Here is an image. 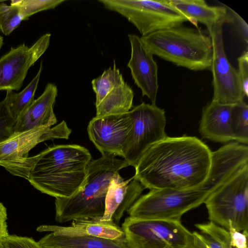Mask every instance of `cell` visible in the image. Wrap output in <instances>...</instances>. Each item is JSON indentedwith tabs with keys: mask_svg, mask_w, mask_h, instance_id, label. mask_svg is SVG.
Wrapping results in <instances>:
<instances>
[{
	"mask_svg": "<svg viewBox=\"0 0 248 248\" xmlns=\"http://www.w3.org/2000/svg\"><path fill=\"white\" fill-rule=\"evenodd\" d=\"M212 152L196 137L167 136L145 152L134 177L150 190L196 187L208 176Z\"/></svg>",
	"mask_w": 248,
	"mask_h": 248,
	"instance_id": "6da1fadb",
	"label": "cell"
},
{
	"mask_svg": "<svg viewBox=\"0 0 248 248\" xmlns=\"http://www.w3.org/2000/svg\"><path fill=\"white\" fill-rule=\"evenodd\" d=\"M92 160L89 151L77 144L57 145L37 155L28 181L55 198L73 195L82 186Z\"/></svg>",
	"mask_w": 248,
	"mask_h": 248,
	"instance_id": "7a4b0ae2",
	"label": "cell"
},
{
	"mask_svg": "<svg viewBox=\"0 0 248 248\" xmlns=\"http://www.w3.org/2000/svg\"><path fill=\"white\" fill-rule=\"evenodd\" d=\"M128 166L124 160L117 158L113 154H104L91 160L81 187L70 197L56 198V221L62 223L81 218H101L111 179Z\"/></svg>",
	"mask_w": 248,
	"mask_h": 248,
	"instance_id": "3957f363",
	"label": "cell"
},
{
	"mask_svg": "<svg viewBox=\"0 0 248 248\" xmlns=\"http://www.w3.org/2000/svg\"><path fill=\"white\" fill-rule=\"evenodd\" d=\"M140 39L153 55L178 66L194 71L210 70L211 38L199 29L182 24L141 36Z\"/></svg>",
	"mask_w": 248,
	"mask_h": 248,
	"instance_id": "277c9868",
	"label": "cell"
},
{
	"mask_svg": "<svg viewBox=\"0 0 248 248\" xmlns=\"http://www.w3.org/2000/svg\"><path fill=\"white\" fill-rule=\"evenodd\" d=\"M221 184L217 176L209 173L204 183L196 187L151 189L140 196L127 213L136 218L181 221L184 214L203 203Z\"/></svg>",
	"mask_w": 248,
	"mask_h": 248,
	"instance_id": "5b68a950",
	"label": "cell"
},
{
	"mask_svg": "<svg viewBox=\"0 0 248 248\" xmlns=\"http://www.w3.org/2000/svg\"><path fill=\"white\" fill-rule=\"evenodd\" d=\"M209 219L228 230L248 229V165L213 192L204 202Z\"/></svg>",
	"mask_w": 248,
	"mask_h": 248,
	"instance_id": "8992f818",
	"label": "cell"
},
{
	"mask_svg": "<svg viewBox=\"0 0 248 248\" xmlns=\"http://www.w3.org/2000/svg\"><path fill=\"white\" fill-rule=\"evenodd\" d=\"M72 130L63 120L52 127H38L13 133L0 141V166L10 174L28 180L37 155L29 152L39 143L56 139H68Z\"/></svg>",
	"mask_w": 248,
	"mask_h": 248,
	"instance_id": "52a82bcc",
	"label": "cell"
},
{
	"mask_svg": "<svg viewBox=\"0 0 248 248\" xmlns=\"http://www.w3.org/2000/svg\"><path fill=\"white\" fill-rule=\"evenodd\" d=\"M98 2L105 8L125 17L142 36L189 21L169 0H99Z\"/></svg>",
	"mask_w": 248,
	"mask_h": 248,
	"instance_id": "ba28073f",
	"label": "cell"
},
{
	"mask_svg": "<svg viewBox=\"0 0 248 248\" xmlns=\"http://www.w3.org/2000/svg\"><path fill=\"white\" fill-rule=\"evenodd\" d=\"M128 248H181L192 237L181 221L128 217L122 224Z\"/></svg>",
	"mask_w": 248,
	"mask_h": 248,
	"instance_id": "9c48e42d",
	"label": "cell"
},
{
	"mask_svg": "<svg viewBox=\"0 0 248 248\" xmlns=\"http://www.w3.org/2000/svg\"><path fill=\"white\" fill-rule=\"evenodd\" d=\"M132 124L122 148V155L128 166L135 167L145 152L167 136L166 118L163 109L155 105L141 104L129 111Z\"/></svg>",
	"mask_w": 248,
	"mask_h": 248,
	"instance_id": "30bf717a",
	"label": "cell"
},
{
	"mask_svg": "<svg viewBox=\"0 0 248 248\" xmlns=\"http://www.w3.org/2000/svg\"><path fill=\"white\" fill-rule=\"evenodd\" d=\"M220 23L208 32L211 37L213 55L210 70L213 76V96L212 101L233 105L244 100L237 71L230 64L225 52L222 26Z\"/></svg>",
	"mask_w": 248,
	"mask_h": 248,
	"instance_id": "8fae6325",
	"label": "cell"
},
{
	"mask_svg": "<svg viewBox=\"0 0 248 248\" xmlns=\"http://www.w3.org/2000/svg\"><path fill=\"white\" fill-rule=\"evenodd\" d=\"M51 35L41 36L30 47L23 43L0 58V91H18L22 87L29 69L48 48Z\"/></svg>",
	"mask_w": 248,
	"mask_h": 248,
	"instance_id": "7c38bea8",
	"label": "cell"
},
{
	"mask_svg": "<svg viewBox=\"0 0 248 248\" xmlns=\"http://www.w3.org/2000/svg\"><path fill=\"white\" fill-rule=\"evenodd\" d=\"M129 112L124 114L93 117L87 132L91 141L102 155H122L123 146L131 127Z\"/></svg>",
	"mask_w": 248,
	"mask_h": 248,
	"instance_id": "4fadbf2b",
	"label": "cell"
},
{
	"mask_svg": "<svg viewBox=\"0 0 248 248\" xmlns=\"http://www.w3.org/2000/svg\"><path fill=\"white\" fill-rule=\"evenodd\" d=\"M131 57L127 63L135 84L141 90L142 96H146L153 105H155L158 89V66L153 55L142 42L140 37L129 34Z\"/></svg>",
	"mask_w": 248,
	"mask_h": 248,
	"instance_id": "5bb4252c",
	"label": "cell"
},
{
	"mask_svg": "<svg viewBox=\"0 0 248 248\" xmlns=\"http://www.w3.org/2000/svg\"><path fill=\"white\" fill-rule=\"evenodd\" d=\"M145 187L134 176L124 180L116 173L109 184L102 221L120 222L125 213L140 197Z\"/></svg>",
	"mask_w": 248,
	"mask_h": 248,
	"instance_id": "9a60e30c",
	"label": "cell"
},
{
	"mask_svg": "<svg viewBox=\"0 0 248 248\" xmlns=\"http://www.w3.org/2000/svg\"><path fill=\"white\" fill-rule=\"evenodd\" d=\"M39 232H47L58 236H94L112 240L125 241L122 228L113 221H104L101 218H81L72 221L71 225H42Z\"/></svg>",
	"mask_w": 248,
	"mask_h": 248,
	"instance_id": "2e32d148",
	"label": "cell"
},
{
	"mask_svg": "<svg viewBox=\"0 0 248 248\" xmlns=\"http://www.w3.org/2000/svg\"><path fill=\"white\" fill-rule=\"evenodd\" d=\"M57 93L56 85L47 83L42 94L34 99L16 122L13 133L38 127H51L56 124L57 121L53 108Z\"/></svg>",
	"mask_w": 248,
	"mask_h": 248,
	"instance_id": "e0dca14e",
	"label": "cell"
},
{
	"mask_svg": "<svg viewBox=\"0 0 248 248\" xmlns=\"http://www.w3.org/2000/svg\"><path fill=\"white\" fill-rule=\"evenodd\" d=\"M233 105L211 101L203 108L199 131L204 138L220 143L234 140L230 124Z\"/></svg>",
	"mask_w": 248,
	"mask_h": 248,
	"instance_id": "ac0fdd59",
	"label": "cell"
},
{
	"mask_svg": "<svg viewBox=\"0 0 248 248\" xmlns=\"http://www.w3.org/2000/svg\"><path fill=\"white\" fill-rule=\"evenodd\" d=\"M169 3L197 26L200 22L208 32L219 24L233 22L229 7L210 6L203 0H169Z\"/></svg>",
	"mask_w": 248,
	"mask_h": 248,
	"instance_id": "d6986e66",
	"label": "cell"
},
{
	"mask_svg": "<svg viewBox=\"0 0 248 248\" xmlns=\"http://www.w3.org/2000/svg\"><path fill=\"white\" fill-rule=\"evenodd\" d=\"M38 243L42 248H128L125 241L94 236H58L52 232Z\"/></svg>",
	"mask_w": 248,
	"mask_h": 248,
	"instance_id": "ffe728a7",
	"label": "cell"
},
{
	"mask_svg": "<svg viewBox=\"0 0 248 248\" xmlns=\"http://www.w3.org/2000/svg\"><path fill=\"white\" fill-rule=\"evenodd\" d=\"M134 93L124 82L110 91L96 106V116L124 114L128 112L132 107Z\"/></svg>",
	"mask_w": 248,
	"mask_h": 248,
	"instance_id": "44dd1931",
	"label": "cell"
},
{
	"mask_svg": "<svg viewBox=\"0 0 248 248\" xmlns=\"http://www.w3.org/2000/svg\"><path fill=\"white\" fill-rule=\"evenodd\" d=\"M42 70L43 62H41L37 73L23 90L18 93L12 91H6L4 100L15 124L34 100V95Z\"/></svg>",
	"mask_w": 248,
	"mask_h": 248,
	"instance_id": "7402d4cb",
	"label": "cell"
},
{
	"mask_svg": "<svg viewBox=\"0 0 248 248\" xmlns=\"http://www.w3.org/2000/svg\"><path fill=\"white\" fill-rule=\"evenodd\" d=\"M200 237L208 248H232L230 232L227 229L210 221L197 224Z\"/></svg>",
	"mask_w": 248,
	"mask_h": 248,
	"instance_id": "603a6c76",
	"label": "cell"
},
{
	"mask_svg": "<svg viewBox=\"0 0 248 248\" xmlns=\"http://www.w3.org/2000/svg\"><path fill=\"white\" fill-rule=\"evenodd\" d=\"M123 76L116 67L115 61L112 68L105 70L101 75L93 79L92 86L96 95L95 106L114 88L124 83Z\"/></svg>",
	"mask_w": 248,
	"mask_h": 248,
	"instance_id": "cb8c5ba5",
	"label": "cell"
},
{
	"mask_svg": "<svg viewBox=\"0 0 248 248\" xmlns=\"http://www.w3.org/2000/svg\"><path fill=\"white\" fill-rule=\"evenodd\" d=\"M230 124L233 140L247 145L248 143V106L244 100L232 105Z\"/></svg>",
	"mask_w": 248,
	"mask_h": 248,
	"instance_id": "d4e9b609",
	"label": "cell"
},
{
	"mask_svg": "<svg viewBox=\"0 0 248 248\" xmlns=\"http://www.w3.org/2000/svg\"><path fill=\"white\" fill-rule=\"evenodd\" d=\"M24 20L18 6L0 3V31L10 35Z\"/></svg>",
	"mask_w": 248,
	"mask_h": 248,
	"instance_id": "484cf974",
	"label": "cell"
},
{
	"mask_svg": "<svg viewBox=\"0 0 248 248\" xmlns=\"http://www.w3.org/2000/svg\"><path fill=\"white\" fill-rule=\"evenodd\" d=\"M64 1V0H12L10 4L19 7L24 20L37 13L54 9Z\"/></svg>",
	"mask_w": 248,
	"mask_h": 248,
	"instance_id": "4316f807",
	"label": "cell"
},
{
	"mask_svg": "<svg viewBox=\"0 0 248 248\" xmlns=\"http://www.w3.org/2000/svg\"><path fill=\"white\" fill-rule=\"evenodd\" d=\"M5 248H42L32 237L9 234L1 240Z\"/></svg>",
	"mask_w": 248,
	"mask_h": 248,
	"instance_id": "83f0119b",
	"label": "cell"
},
{
	"mask_svg": "<svg viewBox=\"0 0 248 248\" xmlns=\"http://www.w3.org/2000/svg\"><path fill=\"white\" fill-rule=\"evenodd\" d=\"M15 123L12 119L4 100L0 102V141L13 133Z\"/></svg>",
	"mask_w": 248,
	"mask_h": 248,
	"instance_id": "f1b7e54d",
	"label": "cell"
},
{
	"mask_svg": "<svg viewBox=\"0 0 248 248\" xmlns=\"http://www.w3.org/2000/svg\"><path fill=\"white\" fill-rule=\"evenodd\" d=\"M237 71L242 90L245 97L248 96V52L244 51L237 59Z\"/></svg>",
	"mask_w": 248,
	"mask_h": 248,
	"instance_id": "f546056e",
	"label": "cell"
},
{
	"mask_svg": "<svg viewBox=\"0 0 248 248\" xmlns=\"http://www.w3.org/2000/svg\"><path fill=\"white\" fill-rule=\"evenodd\" d=\"M228 230L231 234L232 248H248V230L238 231L231 225H229Z\"/></svg>",
	"mask_w": 248,
	"mask_h": 248,
	"instance_id": "4dcf8cb0",
	"label": "cell"
},
{
	"mask_svg": "<svg viewBox=\"0 0 248 248\" xmlns=\"http://www.w3.org/2000/svg\"><path fill=\"white\" fill-rule=\"evenodd\" d=\"M7 209L0 202V241L9 234L8 230Z\"/></svg>",
	"mask_w": 248,
	"mask_h": 248,
	"instance_id": "1f68e13d",
	"label": "cell"
},
{
	"mask_svg": "<svg viewBox=\"0 0 248 248\" xmlns=\"http://www.w3.org/2000/svg\"><path fill=\"white\" fill-rule=\"evenodd\" d=\"M233 18V22L235 21L237 23L240 31L246 43H248V25L246 22L233 10L229 8Z\"/></svg>",
	"mask_w": 248,
	"mask_h": 248,
	"instance_id": "d6a6232c",
	"label": "cell"
},
{
	"mask_svg": "<svg viewBox=\"0 0 248 248\" xmlns=\"http://www.w3.org/2000/svg\"><path fill=\"white\" fill-rule=\"evenodd\" d=\"M181 248H196L195 247L194 241H193V235L192 233V237L190 239L188 243L185 246Z\"/></svg>",
	"mask_w": 248,
	"mask_h": 248,
	"instance_id": "836d02e7",
	"label": "cell"
},
{
	"mask_svg": "<svg viewBox=\"0 0 248 248\" xmlns=\"http://www.w3.org/2000/svg\"><path fill=\"white\" fill-rule=\"evenodd\" d=\"M3 44V37L0 35V50Z\"/></svg>",
	"mask_w": 248,
	"mask_h": 248,
	"instance_id": "e575fe53",
	"label": "cell"
},
{
	"mask_svg": "<svg viewBox=\"0 0 248 248\" xmlns=\"http://www.w3.org/2000/svg\"><path fill=\"white\" fill-rule=\"evenodd\" d=\"M0 248H5L3 244L2 243L1 240L0 241Z\"/></svg>",
	"mask_w": 248,
	"mask_h": 248,
	"instance_id": "d590c367",
	"label": "cell"
}]
</instances>
